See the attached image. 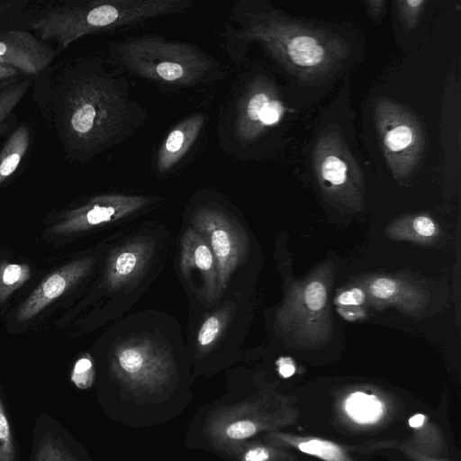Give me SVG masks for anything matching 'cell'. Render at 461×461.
I'll use <instances>...</instances> for the list:
<instances>
[{
  "instance_id": "1",
  "label": "cell",
  "mask_w": 461,
  "mask_h": 461,
  "mask_svg": "<svg viewBox=\"0 0 461 461\" xmlns=\"http://www.w3.org/2000/svg\"><path fill=\"white\" fill-rule=\"evenodd\" d=\"M90 356L103 406L117 423L162 425L193 399L194 378L182 327L165 312L148 309L120 318Z\"/></svg>"
},
{
  "instance_id": "2",
  "label": "cell",
  "mask_w": 461,
  "mask_h": 461,
  "mask_svg": "<svg viewBox=\"0 0 461 461\" xmlns=\"http://www.w3.org/2000/svg\"><path fill=\"white\" fill-rule=\"evenodd\" d=\"M50 113L67 158L86 161L124 141L148 117L125 77L95 59L68 66L51 87Z\"/></svg>"
},
{
  "instance_id": "3",
  "label": "cell",
  "mask_w": 461,
  "mask_h": 461,
  "mask_svg": "<svg viewBox=\"0 0 461 461\" xmlns=\"http://www.w3.org/2000/svg\"><path fill=\"white\" fill-rule=\"evenodd\" d=\"M228 39L256 42L297 79L318 84L330 77L349 55L348 44L337 33L293 18L270 6L237 1L230 12Z\"/></svg>"
},
{
  "instance_id": "4",
  "label": "cell",
  "mask_w": 461,
  "mask_h": 461,
  "mask_svg": "<svg viewBox=\"0 0 461 461\" xmlns=\"http://www.w3.org/2000/svg\"><path fill=\"white\" fill-rule=\"evenodd\" d=\"M167 227L143 221L115 232L102 248L95 285L97 321H117L162 273L170 252Z\"/></svg>"
},
{
  "instance_id": "5",
  "label": "cell",
  "mask_w": 461,
  "mask_h": 461,
  "mask_svg": "<svg viewBox=\"0 0 461 461\" xmlns=\"http://www.w3.org/2000/svg\"><path fill=\"white\" fill-rule=\"evenodd\" d=\"M192 5V0H52L34 3L30 31L61 51L84 36L180 14L190 9Z\"/></svg>"
},
{
  "instance_id": "6",
  "label": "cell",
  "mask_w": 461,
  "mask_h": 461,
  "mask_svg": "<svg viewBox=\"0 0 461 461\" xmlns=\"http://www.w3.org/2000/svg\"><path fill=\"white\" fill-rule=\"evenodd\" d=\"M251 290H230L212 304L187 297L185 344L194 380L229 370L242 358L252 314Z\"/></svg>"
},
{
  "instance_id": "7",
  "label": "cell",
  "mask_w": 461,
  "mask_h": 461,
  "mask_svg": "<svg viewBox=\"0 0 461 461\" xmlns=\"http://www.w3.org/2000/svg\"><path fill=\"white\" fill-rule=\"evenodd\" d=\"M183 222L196 230L212 249L221 296L230 290H250L255 244L240 212L219 195L199 194L187 204Z\"/></svg>"
},
{
  "instance_id": "8",
  "label": "cell",
  "mask_w": 461,
  "mask_h": 461,
  "mask_svg": "<svg viewBox=\"0 0 461 461\" xmlns=\"http://www.w3.org/2000/svg\"><path fill=\"white\" fill-rule=\"evenodd\" d=\"M108 53L128 72L173 86L205 83L221 72L218 61L196 45L156 34L111 42Z\"/></svg>"
},
{
  "instance_id": "9",
  "label": "cell",
  "mask_w": 461,
  "mask_h": 461,
  "mask_svg": "<svg viewBox=\"0 0 461 461\" xmlns=\"http://www.w3.org/2000/svg\"><path fill=\"white\" fill-rule=\"evenodd\" d=\"M374 120L389 169L394 178H406L417 167L425 150L420 121L408 107L384 97L375 102Z\"/></svg>"
},
{
  "instance_id": "10",
  "label": "cell",
  "mask_w": 461,
  "mask_h": 461,
  "mask_svg": "<svg viewBox=\"0 0 461 461\" xmlns=\"http://www.w3.org/2000/svg\"><path fill=\"white\" fill-rule=\"evenodd\" d=\"M312 165L317 182L327 197L349 207L360 205L363 175L338 129L328 127L319 135Z\"/></svg>"
},
{
  "instance_id": "11",
  "label": "cell",
  "mask_w": 461,
  "mask_h": 461,
  "mask_svg": "<svg viewBox=\"0 0 461 461\" xmlns=\"http://www.w3.org/2000/svg\"><path fill=\"white\" fill-rule=\"evenodd\" d=\"M163 198L151 194L107 193L90 197L81 205L65 212L61 221L52 225L54 235H73L120 227L155 209Z\"/></svg>"
},
{
  "instance_id": "12",
  "label": "cell",
  "mask_w": 461,
  "mask_h": 461,
  "mask_svg": "<svg viewBox=\"0 0 461 461\" xmlns=\"http://www.w3.org/2000/svg\"><path fill=\"white\" fill-rule=\"evenodd\" d=\"M176 273L186 297L203 304L214 303L221 297L215 258L204 239L183 222L176 257Z\"/></svg>"
},
{
  "instance_id": "13",
  "label": "cell",
  "mask_w": 461,
  "mask_h": 461,
  "mask_svg": "<svg viewBox=\"0 0 461 461\" xmlns=\"http://www.w3.org/2000/svg\"><path fill=\"white\" fill-rule=\"evenodd\" d=\"M285 106L275 85L267 77L253 78L235 104L232 132L237 144L247 146L278 123Z\"/></svg>"
},
{
  "instance_id": "14",
  "label": "cell",
  "mask_w": 461,
  "mask_h": 461,
  "mask_svg": "<svg viewBox=\"0 0 461 461\" xmlns=\"http://www.w3.org/2000/svg\"><path fill=\"white\" fill-rule=\"evenodd\" d=\"M101 251L102 248L99 254L78 258L46 276L21 305L17 320L20 322L31 320L75 285L87 278L96 269Z\"/></svg>"
},
{
  "instance_id": "15",
  "label": "cell",
  "mask_w": 461,
  "mask_h": 461,
  "mask_svg": "<svg viewBox=\"0 0 461 461\" xmlns=\"http://www.w3.org/2000/svg\"><path fill=\"white\" fill-rule=\"evenodd\" d=\"M58 50L28 30L0 32V65L23 75L39 76L51 64Z\"/></svg>"
},
{
  "instance_id": "16",
  "label": "cell",
  "mask_w": 461,
  "mask_h": 461,
  "mask_svg": "<svg viewBox=\"0 0 461 461\" xmlns=\"http://www.w3.org/2000/svg\"><path fill=\"white\" fill-rule=\"evenodd\" d=\"M205 123L203 113H194L182 120L167 135L158 152L156 168L165 174L187 153Z\"/></svg>"
},
{
  "instance_id": "17",
  "label": "cell",
  "mask_w": 461,
  "mask_h": 461,
  "mask_svg": "<svg viewBox=\"0 0 461 461\" xmlns=\"http://www.w3.org/2000/svg\"><path fill=\"white\" fill-rule=\"evenodd\" d=\"M31 142L29 125L21 123L12 131L0 150V187L16 173Z\"/></svg>"
},
{
  "instance_id": "18",
  "label": "cell",
  "mask_w": 461,
  "mask_h": 461,
  "mask_svg": "<svg viewBox=\"0 0 461 461\" xmlns=\"http://www.w3.org/2000/svg\"><path fill=\"white\" fill-rule=\"evenodd\" d=\"M34 3L31 0H0V32L10 30L30 31Z\"/></svg>"
},
{
  "instance_id": "19",
  "label": "cell",
  "mask_w": 461,
  "mask_h": 461,
  "mask_svg": "<svg viewBox=\"0 0 461 461\" xmlns=\"http://www.w3.org/2000/svg\"><path fill=\"white\" fill-rule=\"evenodd\" d=\"M347 414L356 422L369 424L377 421L383 414V404L375 396L357 392L348 396L345 402Z\"/></svg>"
},
{
  "instance_id": "20",
  "label": "cell",
  "mask_w": 461,
  "mask_h": 461,
  "mask_svg": "<svg viewBox=\"0 0 461 461\" xmlns=\"http://www.w3.org/2000/svg\"><path fill=\"white\" fill-rule=\"evenodd\" d=\"M31 85V80L24 79L0 87V140L14 120V111Z\"/></svg>"
},
{
  "instance_id": "21",
  "label": "cell",
  "mask_w": 461,
  "mask_h": 461,
  "mask_svg": "<svg viewBox=\"0 0 461 461\" xmlns=\"http://www.w3.org/2000/svg\"><path fill=\"white\" fill-rule=\"evenodd\" d=\"M31 277L27 264L4 262L0 264V303L22 287Z\"/></svg>"
},
{
  "instance_id": "22",
  "label": "cell",
  "mask_w": 461,
  "mask_h": 461,
  "mask_svg": "<svg viewBox=\"0 0 461 461\" xmlns=\"http://www.w3.org/2000/svg\"><path fill=\"white\" fill-rule=\"evenodd\" d=\"M301 451L318 456L327 461H344L342 449L332 442L320 439H311L298 445Z\"/></svg>"
},
{
  "instance_id": "23",
  "label": "cell",
  "mask_w": 461,
  "mask_h": 461,
  "mask_svg": "<svg viewBox=\"0 0 461 461\" xmlns=\"http://www.w3.org/2000/svg\"><path fill=\"white\" fill-rule=\"evenodd\" d=\"M398 16L408 31L414 30L426 8V0H397L394 2Z\"/></svg>"
},
{
  "instance_id": "24",
  "label": "cell",
  "mask_w": 461,
  "mask_h": 461,
  "mask_svg": "<svg viewBox=\"0 0 461 461\" xmlns=\"http://www.w3.org/2000/svg\"><path fill=\"white\" fill-rule=\"evenodd\" d=\"M71 381L79 389H86L95 382V366L89 353L84 354L75 363Z\"/></svg>"
},
{
  "instance_id": "25",
  "label": "cell",
  "mask_w": 461,
  "mask_h": 461,
  "mask_svg": "<svg viewBox=\"0 0 461 461\" xmlns=\"http://www.w3.org/2000/svg\"><path fill=\"white\" fill-rule=\"evenodd\" d=\"M0 461H15L10 424L0 397Z\"/></svg>"
},
{
  "instance_id": "26",
  "label": "cell",
  "mask_w": 461,
  "mask_h": 461,
  "mask_svg": "<svg viewBox=\"0 0 461 461\" xmlns=\"http://www.w3.org/2000/svg\"><path fill=\"white\" fill-rule=\"evenodd\" d=\"M369 291L373 297L379 300H389L400 291L399 285L393 279L378 277L369 285Z\"/></svg>"
},
{
  "instance_id": "27",
  "label": "cell",
  "mask_w": 461,
  "mask_h": 461,
  "mask_svg": "<svg viewBox=\"0 0 461 461\" xmlns=\"http://www.w3.org/2000/svg\"><path fill=\"white\" fill-rule=\"evenodd\" d=\"M36 461H63L61 448L54 439H45L39 448Z\"/></svg>"
},
{
  "instance_id": "28",
  "label": "cell",
  "mask_w": 461,
  "mask_h": 461,
  "mask_svg": "<svg viewBox=\"0 0 461 461\" xmlns=\"http://www.w3.org/2000/svg\"><path fill=\"white\" fill-rule=\"evenodd\" d=\"M366 301V294L360 288H351L342 292L337 298V302L343 306H359Z\"/></svg>"
},
{
  "instance_id": "29",
  "label": "cell",
  "mask_w": 461,
  "mask_h": 461,
  "mask_svg": "<svg viewBox=\"0 0 461 461\" xmlns=\"http://www.w3.org/2000/svg\"><path fill=\"white\" fill-rule=\"evenodd\" d=\"M368 16L374 23H379L385 12V0H366L364 1Z\"/></svg>"
},
{
  "instance_id": "30",
  "label": "cell",
  "mask_w": 461,
  "mask_h": 461,
  "mask_svg": "<svg viewBox=\"0 0 461 461\" xmlns=\"http://www.w3.org/2000/svg\"><path fill=\"white\" fill-rule=\"evenodd\" d=\"M415 231L424 237H430L435 233L436 228L434 222L426 216H418L413 221Z\"/></svg>"
},
{
  "instance_id": "31",
  "label": "cell",
  "mask_w": 461,
  "mask_h": 461,
  "mask_svg": "<svg viewBox=\"0 0 461 461\" xmlns=\"http://www.w3.org/2000/svg\"><path fill=\"white\" fill-rule=\"evenodd\" d=\"M23 74L16 68L0 65V86H5L12 83L16 82V78H18Z\"/></svg>"
},
{
  "instance_id": "32",
  "label": "cell",
  "mask_w": 461,
  "mask_h": 461,
  "mask_svg": "<svg viewBox=\"0 0 461 461\" xmlns=\"http://www.w3.org/2000/svg\"><path fill=\"white\" fill-rule=\"evenodd\" d=\"M276 364L278 366L279 374L283 377H285V378L290 377L295 372V366H294L292 359L289 357H281L278 359Z\"/></svg>"
},
{
  "instance_id": "33",
  "label": "cell",
  "mask_w": 461,
  "mask_h": 461,
  "mask_svg": "<svg viewBox=\"0 0 461 461\" xmlns=\"http://www.w3.org/2000/svg\"><path fill=\"white\" fill-rule=\"evenodd\" d=\"M425 420V416L422 415V414H416L414 416H412L410 420H409V424L411 427H413V428H418V427H420L423 422Z\"/></svg>"
},
{
  "instance_id": "34",
  "label": "cell",
  "mask_w": 461,
  "mask_h": 461,
  "mask_svg": "<svg viewBox=\"0 0 461 461\" xmlns=\"http://www.w3.org/2000/svg\"><path fill=\"white\" fill-rule=\"evenodd\" d=\"M63 461H77L70 453L61 448Z\"/></svg>"
}]
</instances>
